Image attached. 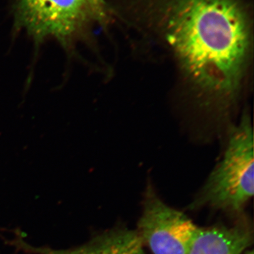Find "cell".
Segmentation results:
<instances>
[{
    "label": "cell",
    "instance_id": "6da1fadb",
    "mask_svg": "<svg viewBox=\"0 0 254 254\" xmlns=\"http://www.w3.org/2000/svg\"><path fill=\"white\" fill-rule=\"evenodd\" d=\"M166 37L182 71L199 91L231 98L250 48L248 20L235 0H177Z\"/></svg>",
    "mask_w": 254,
    "mask_h": 254
},
{
    "label": "cell",
    "instance_id": "7a4b0ae2",
    "mask_svg": "<svg viewBox=\"0 0 254 254\" xmlns=\"http://www.w3.org/2000/svg\"><path fill=\"white\" fill-rule=\"evenodd\" d=\"M254 132L246 116L232 130L226 150L195 204L238 212L254 195Z\"/></svg>",
    "mask_w": 254,
    "mask_h": 254
},
{
    "label": "cell",
    "instance_id": "3957f363",
    "mask_svg": "<svg viewBox=\"0 0 254 254\" xmlns=\"http://www.w3.org/2000/svg\"><path fill=\"white\" fill-rule=\"evenodd\" d=\"M15 8L16 27L37 47L53 38L69 53L92 22L105 21L91 0H16Z\"/></svg>",
    "mask_w": 254,
    "mask_h": 254
},
{
    "label": "cell",
    "instance_id": "277c9868",
    "mask_svg": "<svg viewBox=\"0 0 254 254\" xmlns=\"http://www.w3.org/2000/svg\"><path fill=\"white\" fill-rule=\"evenodd\" d=\"M199 229L150 192L137 232L154 254H188Z\"/></svg>",
    "mask_w": 254,
    "mask_h": 254
},
{
    "label": "cell",
    "instance_id": "5b68a950",
    "mask_svg": "<svg viewBox=\"0 0 254 254\" xmlns=\"http://www.w3.org/2000/svg\"><path fill=\"white\" fill-rule=\"evenodd\" d=\"M9 243L16 250L29 254H145L138 232L125 228L105 232L86 245L68 250L33 247L23 240L20 232H16Z\"/></svg>",
    "mask_w": 254,
    "mask_h": 254
},
{
    "label": "cell",
    "instance_id": "8992f818",
    "mask_svg": "<svg viewBox=\"0 0 254 254\" xmlns=\"http://www.w3.org/2000/svg\"><path fill=\"white\" fill-rule=\"evenodd\" d=\"M252 239L250 227L243 223L199 229L188 254H242Z\"/></svg>",
    "mask_w": 254,
    "mask_h": 254
},
{
    "label": "cell",
    "instance_id": "52a82bcc",
    "mask_svg": "<svg viewBox=\"0 0 254 254\" xmlns=\"http://www.w3.org/2000/svg\"><path fill=\"white\" fill-rule=\"evenodd\" d=\"M100 16L105 20L107 18L106 4L105 0H91Z\"/></svg>",
    "mask_w": 254,
    "mask_h": 254
},
{
    "label": "cell",
    "instance_id": "ba28073f",
    "mask_svg": "<svg viewBox=\"0 0 254 254\" xmlns=\"http://www.w3.org/2000/svg\"><path fill=\"white\" fill-rule=\"evenodd\" d=\"M246 254H254V252L253 251H251V252H247Z\"/></svg>",
    "mask_w": 254,
    "mask_h": 254
}]
</instances>
